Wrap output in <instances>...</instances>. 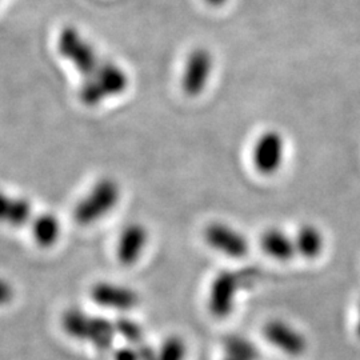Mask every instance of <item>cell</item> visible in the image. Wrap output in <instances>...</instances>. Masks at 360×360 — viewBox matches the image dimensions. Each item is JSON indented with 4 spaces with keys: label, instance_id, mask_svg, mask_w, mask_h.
Wrapping results in <instances>:
<instances>
[{
    "label": "cell",
    "instance_id": "ba28073f",
    "mask_svg": "<svg viewBox=\"0 0 360 360\" xmlns=\"http://www.w3.org/2000/svg\"><path fill=\"white\" fill-rule=\"evenodd\" d=\"M92 302L101 307L117 312H129L141 303V295L136 290L126 284L101 281L90 288Z\"/></svg>",
    "mask_w": 360,
    "mask_h": 360
},
{
    "label": "cell",
    "instance_id": "5bb4252c",
    "mask_svg": "<svg viewBox=\"0 0 360 360\" xmlns=\"http://www.w3.org/2000/svg\"><path fill=\"white\" fill-rule=\"evenodd\" d=\"M34 242L41 248H51L62 236V224L58 217L51 212H44L34 217L30 223Z\"/></svg>",
    "mask_w": 360,
    "mask_h": 360
},
{
    "label": "cell",
    "instance_id": "4fadbf2b",
    "mask_svg": "<svg viewBox=\"0 0 360 360\" xmlns=\"http://www.w3.org/2000/svg\"><path fill=\"white\" fill-rule=\"evenodd\" d=\"M260 245L263 251L275 260L287 262L297 255L294 236L281 229H269L264 231L260 239Z\"/></svg>",
    "mask_w": 360,
    "mask_h": 360
},
{
    "label": "cell",
    "instance_id": "5b68a950",
    "mask_svg": "<svg viewBox=\"0 0 360 360\" xmlns=\"http://www.w3.org/2000/svg\"><path fill=\"white\" fill-rule=\"evenodd\" d=\"M248 275H242L235 271L219 272L208 290L207 306L210 312L218 319L230 316L235 309L238 294L248 285Z\"/></svg>",
    "mask_w": 360,
    "mask_h": 360
},
{
    "label": "cell",
    "instance_id": "30bf717a",
    "mask_svg": "<svg viewBox=\"0 0 360 360\" xmlns=\"http://www.w3.org/2000/svg\"><path fill=\"white\" fill-rule=\"evenodd\" d=\"M263 334L274 347L294 358L304 355L309 348V340L306 335L292 324L284 321L274 319L266 323Z\"/></svg>",
    "mask_w": 360,
    "mask_h": 360
},
{
    "label": "cell",
    "instance_id": "e0dca14e",
    "mask_svg": "<svg viewBox=\"0 0 360 360\" xmlns=\"http://www.w3.org/2000/svg\"><path fill=\"white\" fill-rule=\"evenodd\" d=\"M155 349L156 360H186L188 356V345L180 335H168Z\"/></svg>",
    "mask_w": 360,
    "mask_h": 360
},
{
    "label": "cell",
    "instance_id": "d6986e66",
    "mask_svg": "<svg viewBox=\"0 0 360 360\" xmlns=\"http://www.w3.org/2000/svg\"><path fill=\"white\" fill-rule=\"evenodd\" d=\"M112 360H141L139 347L132 345H124L115 348L112 352Z\"/></svg>",
    "mask_w": 360,
    "mask_h": 360
},
{
    "label": "cell",
    "instance_id": "44dd1931",
    "mask_svg": "<svg viewBox=\"0 0 360 360\" xmlns=\"http://www.w3.org/2000/svg\"><path fill=\"white\" fill-rule=\"evenodd\" d=\"M208 6H212V7H220L223 4H226L229 0H205Z\"/></svg>",
    "mask_w": 360,
    "mask_h": 360
},
{
    "label": "cell",
    "instance_id": "9c48e42d",
    "mask_svg": "<svg viewBox=\"0 0 360 360\" xmlns=\"http://www.w3.org/2000/svg\"><path fill=\"white\" fill-rule=\"evenodd\" d=\"M205 240L212 250L233 259L245 257L250 248V243L243 232L221 221L207 226Z\"/></svg>",
    "mask_w": 360,
    "mask_h": 360
},
{
    "label": "cell",
    "instance_id": "2e32d148",
    "mask_svg": "<svg viewBox=\"0 0 360 360\" xmlns=\"http://www.w3.org/2000/svg\"><path fill=\"white\" fill-rule=\"evenodd\" d=\"M221 360H259L260 352L254 342L242 335H231L224 340Z\"/></svg>",
    "mask_w": 360,
    "mask_h": 360
},
{
    "label": "cell",
    "instance_id": "3957f363",
    "mask_svg": "<svg viewBox=\"0 0 360 360\" xmlns=\"http://www.w3.org/2000/svg\"><path fill=\"white\" fill-rule=\"evenodd\" d=\"M122 198V187L114 178H102L94 183L74 208V220L79 226L89 227L110 215Z\"/></svg>",
    "mask_w": 360,
    "mask_h": 360
},
{
    "label": "cell",
    "instance_id": "8fae6325",
    "mask_svg": "<svg viewBox=\"0 0 360 360\" xmlns=\"http://www.w3.org/2000/svg\"><path fill=\"white\" fill-rule=\"evenodd\" d=\"M150 242V232L147 227L132 221L123 227L116 242V257L120 264L129 267L138 263L143 257Z\"/></svg>",
    "mask_w": 360,
    "mask_h": 360
},
{
    "label": "cell",
    "instance_id": "8992f818",
    "mask_svg": "<svg viewBox=\"0 0 360 360\" xmlns=\"http://www.w3.org/2000/svg\"><path fill=\"white\" fill-rule=\"evenodd\" d=\"M214 68L215 59L212 52L206 47L193 49L187 56L181 74L180 86L183 92L190 98L202 95L212 77Z\"/></svg>",
    "mask_w": 360,
    "mask_h": 360
},
{
    "label": "cell",
    "instance_id": "7402d4cb",
    "mask_svg": "<svg viewBox=\"0 0 360 360\" xmlns=\"http://www.w3.org/2000/svg\"><path fill=\"white\" fill-rule=\"evenodd\" d=\"M356 334L360 338V303L359 309H358V322H356Z\"/></svg>",
    "mask_w": 360,
    "mask_h": 360
},
{
    "label": "cell",
    "instance_id": "52a82bcc",
    "mask_svg": "<svg viewBox=\"0 0 360 360\" xmlns=\"http://www.w3.org/2000/svg\"><path fill=\"white\" fill-rule=\"evenodd\" d=\"M285 159V139L276 129H267L257 136L252 148V162L262 175H275Z\"/></svg>",
    "mask_w": 360,
    "mask_h": 360
},
{
    "label": "cell",
    "instance_id": "9a60e30c",
    "mask_svg": "<svg viewBox=\"0 0 360 360\" xmlns=\"http://www.w3.org/2000/svg\"><path fill=\"white\" fill-rule=\"evenodd\" d=\"M294 240L297 255L304 259H316L321 257L324 251V235L314 224L302 226L294 235Z\"/></svg>",
    "mask_w": 360,
    "mask_h": 360
},
{
    "label": "cell",
    "instance_id": "7a4b0ae2",
    "mask_svg": "<svg viewBox=\"0 0 360 360\" xmlns=\"http://www.w3.org/2000/svg\"><path fill=\"white\" fill-rule=\"evenodd\" d=\"M127 71L111 60H104L92 77L83 79L79 89V99L87 107H96L108 99L120 96L129 89Z\"/></svg>",
    "mask_w": 360,
    "mask_h": 360
},
{
    "label": "cell",
    "instance_id": "ac0fdd59",
    "mask_svg": "<svg viewBox=\"0 0 360 360\" xmlns=\"http://www.w3.org/2000/svg\"><path fill=\"white\" fill-rule=\"evenodd\" d=\"M115 328L116 334L126 342V345L139 346L146 342V334L142 324L131 318L122 316L120 319L115 321Z\"/></svg>",
    "mask_w": 360,
    "mask_h": 360
},
{
    "label": "cell",
    "instance_id": "ffe728a7",
    "mask_svg": "<svg viewBox=\"0 0 360 360\" xmlns=\"http://www.w3.org/2000/svg\"><path fill=\"white\" fill-rule=\"evenodd\" d=\"M15 299V287L13 284L0 276V309L11 304Z\"/></svg>",
    "mask_w": 360,
    "mask_h": 360
},
{
    "label": "cell",
    "instance_id": "6da1fadb",
    "mask_svg": "<svg viewBox=\"0 0 360 360\" xmlns=\"http://www.w3.org/2000/svg\"><path fill=\"white\" fill-rule=\"evenodd\" d=\"M60 324L70 338L90 343L99 351H108L114 346L116 338L115 322L103 316L92 315L84 309L70 307L60 318Z\"/></svg>",
    "mask_w": 360,
    "mask_h": 360
},
{
    "label": "cell",
    "instance_id": "277c9868",
    "mask_svg": "<svg viewBox=\"0 0 360 360\" xmlns=\"http://www.w3.org/2000/svg\"><path fill=\"white\" fill-rule=\"evenodd\" d=\"M58 51L80 74L82 80L92 77L105 60L77 27L67 26L59 32Z\"/></svg>",
    "mask_w": 360,
    "mask_h": 360
},
{
    "label": "cell",
    "instance_id": "7c38bea8",
    "mask_svg": "<svg viewBox=\"0 0 360 360\" xmlns=\"http://www.w3.org/2000/svg\"><path fill=\"white\" fill-rule=\"evenodd\" d=\"M34 217L28 199L0 190V224L19 229L30 226Z\"/></svg>",
    "mask_w": 360,
    "mask_h": 360
}]
</instances>
